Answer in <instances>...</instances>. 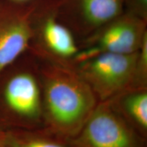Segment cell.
<instances>
[{
	"instance_id": "cell-1",
	"label": "cell",
	"mask_w": 147,
	"mask_h": 147,
	"mask_svg": "<svg viewBox=\"0 0 147 147\" xmlns=\"http://www.w3.org/2000/svg\"><path fill=\"white\" fill-rule=\"evenodd\" d=\"M34 55L42 84L44 128L68 140L80 131L99 101L73 66Z\"/></svg>"
},
{
	"instance_id": "cell-2",
	"label": "cell",
	"mask_w": 147,
	"mask_h": 147,
	"mask_svg": "<svg viewBox=\"0 0 147 147\" xmlns=\"http://www.w3.org/2000/svg\"><path fill=\"white\" fill-rule=\"evenodd\" d=\"M45 127L38 59L29 49L0 71V130Z\"/></svg>"
},
{
	"instance_id": "cell-3",
	"label": "cell",
	"mask_w": 147,
	"mask_h": 147,
	"mask_svg": "<svg viewBox=\"0 0 147 147\" xmlns=\"http://www.w3.org/2000/svg\"><path fill=\"white\" fill-rule=\"evenodd\" d=\"M60 0H34L32 36L28 49L34 54L73 66L78 53V42L71 31L59 21Z\"/></svg>"
},
{
	"instance_id": "cell-4",
	"label": "cell",
	"mask_w": 147,
	"mask_h": 147,
	"mask_svg": "<svg viewBox=\"0 0 147 147\" xmlns=\"http://www.w3.org/2000/svg\"><path fill=\"white\" fill-rule=\"evenodd\" d=\"M146 37L147 21L124 10L78 42L79 50L74 64L101 53L133 54L138 51Z\"/></svg>"
},
{
	"instance_id": "cell-5",
	"label": "cell",
	"mask_w": 147,
	"mask_h": 147,
	"mask_svg": "<svg viewBox=\"0 0 147 147\" xmlns=\"http://www.w3.org/2000/svg\"><path fill=\"white\" fill-rule=\"evenodd\" d=\"M146 139L129 125L108 101L100 102L70 147H146Z\"/></svg>"
},
{
	"instance_id": "cell-6",
	"label": "cell",
	"mask_w": 147,
	"mask_h": 147,
	"mask_svg": "<svg viewBox=\"0 0 147 147\" xmlns=\"http://www.w3.org/2000/svg\"><path fill=\"white\" fill-rule=\"evenodd\" d=\"M137 53H101L77 62L74 67L89 86L99 102H105L129 88Z\"/></svg>"
},
{
	"instance_id": "cell-7",
	"label": "cell",
	"mask_w": 147,
	"mask_h": 147,
	"mask_svg": "<svg viewBox=\"0 0 147 147\" xmlns=\"http://www.w3.org/2000/svg\"><path fill=\"white\" fill-rule=\"evenodd\" d=\"M34 0H0V71L23 54L32 36Z\"/></svg>"
},
{
	"instance_id": "cell-8",
	"label": "cell",
	"mask_w": 147,
	"mask_h": 147,
	"mask_svg": "<svg viewBox=\"0 0 147 147\" xmlns=\"http://www.w3.org/2000/svg\"><path fill=\"white\" fill-rule=\"evenodd\" d=\"M123 11V0H60L57 18L78 43Z\"/></svg>"
},
{
	"instance_id": "cell-9",
	"label": "cell",
	"mask_w": 147,
	"mask_h": 147,
	"mask_svg": "<svg viewBox=\"0 0 147 147\" xmlns=\"http://www.w3.org/2000/svg\"><path fill=\"white\" fill-rule=\"evenodd\" d=\"M107 101L130 126L147 138V89H127Z\"/></svg>"
},
{
	"instance_id": "cell-10",
	"label": "cell",
	"mask_w": 147,
	"mask_h": 147,
	"mask_svg": "<svg viewBox=\"0 0 147 147\" xmlns=\"http://www.w3.org/2000/svg\"><path fill=\"white\" fill-rule=\"evenodd\" d=\"M3 147H70L67 140L45 128L4 131Z\"/></svg>"
},
{
	"instance_id": "cell-11",
	"label": "cell",
	"mask_w": 147,
	"mask_h": 147,
	"mask_svg": "<svg viewBox=\"0 0 147 147\" xmlns=\"http://www.w3.org/2000/svg\"><path fill=\"white\" fill-rule=\"evenodd\" d=\"M129 89H147V37L137 53L133 78Z\"/></svg>"
},
{
	"instance_id": "cell-12",
	"label": "cell",
	"mask_w": 147,
	"mask_h": 147,
	"mask_svg": "<svg viewBox=\"0 0 147 147\" xmlns=\"http://www.w3.org/2000/svg\"><path fill=\"white\" fill-rule=\"evenodd\" d=\"M124 10L147 21V0H123Z\"/></svg>"
},
{
	"instance_id": "cell-13",
	"label": "cell",
	"mask_w": 147,
	"mask_h": 147,
	"mask_svg": "<svg viewBox=\"0 0 147 147\" xmlns=\"http://www.w3.org/2000/svg\"><path fill=\"white\" fill-rule=\"evenodd\" d=\"M3 135H4V131L0 130V147H3Z\"/></svg>"
},
{
	"instance_id": "cell-14",
	"label": "cell",
	"mask_w": 147,
	"mask_h": 147,
	"mask_svg": "<svg viewBox=\"0 0 147 147\" xmlns=\"http://www.w3.org/2000/svg\"><path fill=\"white\" fill-rule=\"evenodd\" d=\"M12 1H16V2H27V1H31V0H12Z\"/></svg>"
}]
</instances>
